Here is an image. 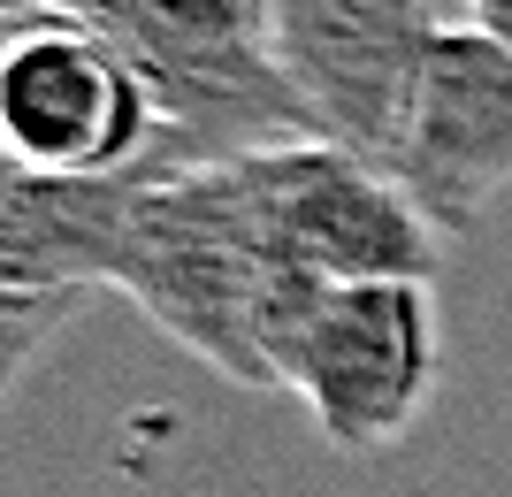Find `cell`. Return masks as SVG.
Here are the masks:
<instances>
[{"instance_id":"6da1fadb","label":"cell","mask_w":512,"mask_h":497,"mask_svg":"<svg viewBox=\"0 0 512 497\" xmlns=\"http://www.w3.org/2000/svg\"><path fill=\"white\" fill-rule=\"evenodd\" d=\"M107 291H123L161 337L245 390H283L291 337L329 276H314L276 222V146L130 176Z\"/></svg>"},{"instance_id":"5b68a950","label":"cell","mask_w":512,"mask_h":497,"mask_svg":"<svg viewBox=\"0 0 512 497\" xmlns=\"http://www.w3.org/2000/svg\"><path fill=\"white\" fill-rule=\"evenodd\" d=\"M383 169L406 184L436 238H474L490 199L512 184V46L474 23H436Z\"/></svg>"},{"instance_id":"277c9868","label":"cell","mask_w":512,"mask_h":497,"mask_svg":"<svg viewBox=\"0 0 512 497\" xmlns=\"http://www.w3.org/2000/svg\"><path fill=\"white\" fill-rule=\"evenodd\" d=\"M0 153L77 184L153 176L161 115L115 39L77 16H46L0 46Z\"/></svg>"},{"instance_id":"7a4b0ae2","label":"cell","mask_w":512,"mask_h":497,"mask_svg":"<svg viewBox=\"0 0 512 497\" xmlns=\"http://www.w3.org/2000/svg\"><path fill=\"white\" fill-rule=\"evenodd\" d=\"M77 23L123 46L161 115V169L237 161L321 138L276 54L268 0H77Z\"/></svg>"},{"instance_id":"8992f818","label":"cell","mask_w":512,"mask_h":497,"mask_svg":"<svg viewBox=\"0 0 512 497\" xmlns=\"http://www.w3.org/2000/svg\"><path fill=\"white\" fill-rule=\"evenodd\" d=\"M276 54L329 146L383 161L421 46L436 39L428 0H268Z\"/></svg>"},{"instance_id":"7c38bea8","label":"cell","mask_w":512,"mask_h":497,"mask_svg":"<svg viewBox=\"0 0 512 497\" xmlns=\"http://www.w3.org/2000/svg\"><path fill=\"white\" fill-rule=\"evenodd\" d=\"M8 39H16V23H0V46H8Z\"/></svg>"},{"instance_id":"ba28073f","label":"cell","mask_w":512,"mask_h":497,"mask_svg":"<svg viewBox=\"0 0 512 497\" xmlns=\"http://www.w3.org/2000/svg\"><path fill=\"white\" fill-rule=\"evenodd\" d=\"M85 306V291H54V283H16L0 276V406H8V390L23 383V368L39 360L62 322Z\"/></svg>"},{"instance_id":"8fae6325","label":"cell","mask_w":512,"mask_h":497,"mask_svg":"<svg viewBox=\"0 0 512 497\" xmlns=\"http://www.w3.org/2000/svg\"><path fill=\"white\" fill-rule=\"evenodd\" d=\"M428 8H436V16H444V23H459V0H428Z\"/></svg>"},{"instance_id":"3957f363","label":"cell","mask_w":512,"mask_h":497,"mask_svg":"<svg viewBox=\"0 0 512 497\" xmlns=\"http://www.w3.org/2000/svg\"><path fill=\"white\" fill-rule=\"evenodd\" d=\"M444 329H436V283H329L291 337L283 390H299L329 452L375 459L436 398Z\"/></svg>"},{"instance_id":"52a82bcc","label":"cell","mask_w":512,"mask_h":497,"mask_svg":"<svg viewBox=\"0 0 512 497\" xmlns=\"http://www.w3.org/2000/svg\"><path fill=\"white\" fill-rule=\"evenodd\" d=\"M276 222L283 245L329 283H436L444 268V238L406 184L329 138L276 146Z\"/></svg>"},{"instance_id":"9c48e42d","label":"cell","mask_w":512,"mask_h":497,"mask_svg":"<svg viewBox=\"0 0 512 497\" xmlns=\"http://www.w3.org/2000/svg\"><path fill=\"white\" fill-rule=\"evenodd\" d=\"M459 23L490 31L497 46H512V0H459Z\"/></svg>"},{"instance_id":"30bf717a","label":"cell","mask_w":512,"mask_h":497,"mask_svg":"<svg viewBox=\"0 0 512 497\" xmlns=\"http://www.w3.org/2000/svg\"><path fill=\"white\" fill-rule=\"evenodd\" d=\"M46 16H77V0H0V23H46Z\"/></svg>"}]
</instances>
